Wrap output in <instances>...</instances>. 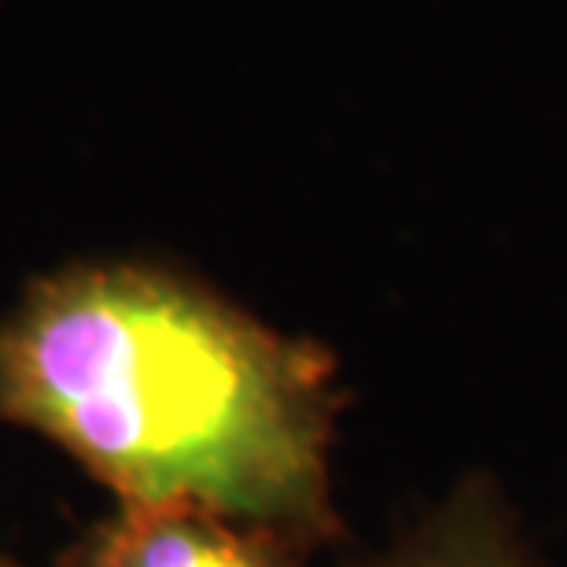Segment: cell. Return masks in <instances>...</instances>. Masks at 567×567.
<instances>
[{
  "label": "cell",
  "instance_id": "cell-1",
  "mask_svg": "<svg viewBox=\"0 0 567 567\" xmlns=\"http://www.w3.org/2000/svg\"><path fill=\"white\" fill-rule=\"evenodd\" d=\"M336 361L199 277L85 258L0 317V424L66 450L118 502H188L291 546L336 535Z\"/></svg>",
  "mask_w": 567,
  "mask_h": 567
},
{
  "label": "cell",
  "instance_id": "cell-2",
  "mask_svg": "<svg viewBox=\"0 0 567 567\" xmlns=\"http://www.w3.org/2000/svg\"><path fill=\"white\" fill-rule=\"evenodd\" d=\"M299 546L188 502H118L63 567H299Z\"/></svg>",
  "mask_w": 567,
  "mask_h": 567
},
{
  "label": "cell",
  "instance_id": "cell-3",
  "mask_svg": "<svg viewBox=\"0 0 567 567\" xmlns=\"http://www.w3.org/2000/svg\"><path fill=\"white\" fill-rule=\"evenodd\" d=\"M361 567H535L524 542L508 527L505 513L491 494L461 491L427 524L399 542L380 560Z\"/></svg>",
  "mask_w": 567,
  "mask_h": 567
},
{
  "label": "cell",
  "instance_id": "cell-4",
  "mask_svg": "<svg viewBox=\"0 0 567 567\" xmlns=\"http://www.w3.org/2000/svg\"><path fill=\"white\" fill-rule=\"evenodd\" d=\"M0 567H19V564L11 560V557H4V553H0Z\"/></svg>",
  "mask_w": 567,
  "mask_h": 567
}]
</instances>
